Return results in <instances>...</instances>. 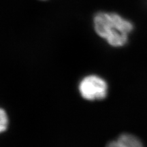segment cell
<instances>
[{
  "instance_id": "obj_1",
  "label": "cell",
  "mask_w": 147,
  "mask_h": 147,
  "mask_svg": "<svg viewBox=\"0 0 147 147\" xmlns=\"http://www.w3.org/2000/svg\"><path fill=\"white\" fill-rule=\"evenodd\" d=\"M93 27L100 38L113 47H121L127 42L134 26L129 21L114 12H100L93 18Z\"/></svg>"
},
{
  "instance_id": "obj_3",
  "label": "cell",
  "mask_w": 147,
  "mask_h": 147,
  "mask_svg": "<svg viewBox=\"0 0 147 147\" xmlns=\"http://www.w3.org/2000/svg\"><path fill=\"white\" fill-rule=\"evenodd\" d=\"M106 147H143L138 138L133 135L124 134L121 135L117 140L110 142Z\"/></svg>"
},
{
  "instance_id": "obj_4",
  "label": "cell",
  "mask_w": 147,
  "mask_h": 147,
  "mask_svg": "<svg viewBox=\"0 0 147 147\" xmlns=\"http://www.w3.org/2000/svg\"><path fill=\"white\" fill-rule=\"evenodd\" d=\"M8 126V117L6 112L0 108V134L5 131Z\"/></svg>"
},
{
  "instance_id": "obj_2",
  "label": "cell",
  "mask_w": 147,
  "mask_h": 147,
  "mask_svg": "<svg viewBox=\"0 0 147 147\" xmlns=\"http://www.w3.org/2000/svg\"><path fill=\"white\" fill-rule=\"evenodd\" d=\"M108 84L102 77L89 75L84 77L78 85V91L82 98L88 101L100 100L108 94Z\"/></svg>"
}]
</instances>
